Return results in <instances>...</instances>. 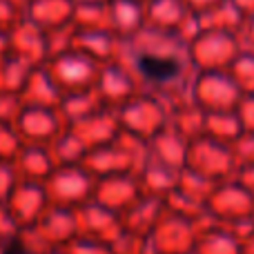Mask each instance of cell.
Listing matches in <instances>:
<instances>
[{"instance_id": "obj_3", "label": "cell", "mask_w": 254, "mask_h": 254, "mask_svg": "<svg viewBox=\"0 0 254 254\" xmlns=\"http://www.w3.org/2000/svg\"><path fill=\"white\" fill-rule=\"evenodd\" d=\"M43 254H52V252H43Z\"/></svg>"}, {"instance_id": "obj_2", "label": "cell", "mask_w": 254, "mask_h": 254, "mask_svg": "<svg viewBox=\"0 0 254 254\" xmlns=\"http://www.w3.org/2000/svg\"><path fill=\"white\" fill-rule=\"evenodd\" d=\"M2 254H43V252L36 250V248H31L29 243H27V239H22L20 234H16L13 239L4 241Z\"/></svg>"}, {"instance_id": "obj_1", "label": "cell", "mask_w": 254, "mask_h": 254, "mask_svg": "<svg viewBox=\"0 0 254 254\" xmlns=\"http://www.w3.org/2000/svg\"><path fill=\"white\" fill-rule=\"evenodd\" d=\"M138 71L149 80L165 83V80H172L174 76H179L181 63L170 56H152V54H145V56L138 58Z\"/></svg>"}]
</instances>
